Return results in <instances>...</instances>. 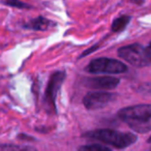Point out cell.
I'll list each match as a JSON object with an SVG mask.
<instances>
[{
  "mask_svg": "<svg viewBox=\"0 0 151 151\" xmlns=\"http://www.w3.org/2000/svg\"><path fill=\"white\" fill-rule=\"evenodd\" d=\"M118 117L132 130L145 134L151 130V105H136L118 112Z\"/></svg>",
  "mask_w": 151,
  "mask_h": 151,
  "instance_id": "cell-1",
  "label": "cell"
},
{
  "mask_svg": "<svg viewBox=\"0 0 151 151\" xmlns=\"http://www.w3.org/2000/svg\"><path fill=\"white\" fill-rule=\"evenodd\" d=\"M84 137L93 140L99 141L110 146H113L118 149H124L134 144L137 141V136L130 132H121L118 130L110 129V128H101L92 132H86Z\"/></svg>",
  "mask_w": 151,
  "mask_h": 151,
  "instance_id": "cell-2",
  "label": "cell"
},
{
  "mask_svg": "<svg viewBox=\"0 0 151 151\" xmlns=\"http://www.w3.org/2000/svg\"><path fill=\"white\" fill-rule=\"evenodd\" d=\"M118 56L136 67H145L151 64L147 48L140 44H132L119 48Z\"/></svg>",
  "mask_w": 151,
  "mask_h": 151,
  "instance_id": "cell-3",
  "label": "cell"
},
{
  "mask_svg": "<svg viewBox=\"0 0 151 151\" xmlns=\"http://www.w3.org/2000/svg\"><path fill=\"white\" fill-rule=\"evenodd\" d=\"M65 71L58 70L52 73L49 79L44 96V107L49 114H56V99L65 80Z\"/></svg>",
  "mask_w": 151,
  "mask_h": 151,
  "instance_id": "cell-4",
  "label": "cell"
},
{
  "mask_svg": "<svg viewBox=\"0 0 151 151\" xmlns=\"http://www.w3.org/2000/svg\"><path fill=\"white\" fill-rule=\"evenodd\" d=\"M86 70L90 73H107V75H117L125 73L127 67L123 62L111 58H97L90 61L87 65Z\"/></svg>",
  "mask_w": 151,
  "mask_h": 151,
  "instance_id": "cell-5",
  "label": "cell"
},
{
  "mask_svg": "<svg viewBox=\"0 0 151 151\" xmlns=\"http://www.w3.org/2000/svg\"><path fill=\"white\" fill-rule=\"evenodd\" d=\"M116 99V94L104 91L89 92L83 99V104L88 110H97L106 107Z\"/></svg>",
  "mask_w": 151,
  "mask_h": 151,
  "instance_id": "cell-6",
  "label": "cell"
},
{
  "mask_svg": "<svg viewBox=\"0 0 151 151\" xmlns=\"http://www.w3.org/2000/svg\"><path fill=\"white\" fill-rule=\"evenodd\" d=\"M83 82L85 86L89 88L111 90L119 85L120 80L116 77H95V78H86Z\"/></svg>",
  "mask_w": 151,
  "mask_h": 151,
  "instance_id": "cell-7",
  "label": "cell"
},
{
  "mask_svg": "<svg viewBox=\"0 0 151 151\" xmlns=\"http://www.w3.org/2000/svg\"><path fill=\"white\" fill-rule=\"evenodd\" d=\"M52 25H54L52 21L48 20L45 17H37L35 19H32L30 21L26 22L24 24V28L26 29H31L35 30V31H42V30H47L50 28Z\"/></svg>",
  "mask_w": 151,
  "mask_h": 151,
  "instance_id": "cell-8",
  "label": "cell"
},
{
  "mask_svg": "<svg viewBox=\"0 0 151 151\" xmlns=\"http://www.w3.org/2000/svg\"><path fill=\"white\" fill-rule=\"evenodd\" d=\"M130 21L129 16H122L117 19H115L112 23V31L113 32H120L125 29Z\"/></svg>",
  "mask_w": 151,
  "mask_h": 151,
  "instance_id": "cell-9",
  "label": "cell"
},
{
  "mask_svg": "<svg viewBox=\"0 0 151 151\" xmlns=\"http://www.w3.org/2000/svg\"><path fill=\"white\" fill-rule=\"evenodd\" d=\"M0 151H37L34 147L14 144H0Z\"/></svg>",
  "mask_w": 151,
  "mask_h": 151,
  "instance_id": "cell-10",
  "label": "cell"
},
{
  "mask_svg": "<svg viewBox=\"0 0 151 151\" xmlns=\"http://www.w3.org/2000/svg\"><path fill=\"white\" fill-rule=\"evenodd\" d=\"M77 151H112L108 147L103 146L101 144H90V145H83L78 148Z\"/></svg>",
  "mask_w": 151,
  "mask_h": 151,
  "instance_id": "cell-11",
  "label": "cell"
},
{
  "mask_svg": "<svg viewBox=\"0 0 151 151\" xmlns=\"http://www.w3.org/2000/svg\"><path fill=\"white\" fill-rule=\"evenodd\" d=\"M4 4L12 7H16V9H31L29 4L23 2L21 0H5Z\"/></svg>",
  "mask_w": 151,
  "mask_h": 151,
  "instance_id": "cell-12",
  "label": "cell"
},
{
  "mask_svg": "<svg viewBox=\"0 0 151 151\" xmlns=\"http://www.w3.org/2000/svg\"><path fill=\"white\" fill-rule=\"evenodd\" d=\"M139 91L141 93H149L151 94V83H145L142 84L139 88Z\"/></svg>",
  "mask_w": 151,
  "mask_h": 151,
  "instance_id": "cell-13",
  "label": "cell"
},
{
  "mask_svg": "<svg viewBox=\"0 0 151 151\" xmlns=\"http://www.w3.org/2000/svg\"><path fill=\"white\" fill-rule=\"evenodd\" d=\"M147 48V51H148V54H149V56H150V59H151V42L149 44V46L148 47H146Z\"/></svg>",
  "mask_w": 151,
  "mask_h": 151,
  "instance_id": "cell-14",
  "label": "cell"
},
{
  "mask_svg": "<svg viewBox=\"0 0 151 151\" xmlns=\"http://www.w3.org/2000/svg\"><path fill=\"white\" fill-rule=\"evenodd\" d=\"M148 143H151V136H150V138L148 139Z\"/></svg>",
  "mask_w": 151,
  "mask_h": 151,
  "instance_id": "cell-15",
  "label": "cell"
},
{
  "mask_svg": "<svg viewBox=\"0 0 151 151\" xmlns=\"http://www.w3.org/2000/svg\"><path fill=\"white\" fill-rule=\"evenodd\" d=\"M149 151H151V149H150V150H149Z\"/></svg>",
  "mask_w": 151,
  "mask_h": 151,
  "instance_id": "cell-16",
  "label": "cell"
}]
</instances>
